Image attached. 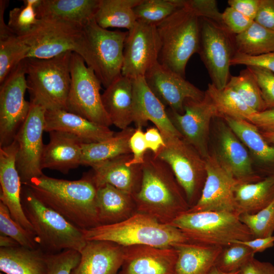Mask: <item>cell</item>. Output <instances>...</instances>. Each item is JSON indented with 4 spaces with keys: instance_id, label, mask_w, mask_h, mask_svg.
<instances>
[{
    "instance_id": "1",
    "label": "cell",
    "mask_w": 274,
    "mask_h": 274,
    "mask_svg": "<svg viewBox=\"0 0 274 274\" xmlns=\"http://www.w3.org/2000/svg\"><path fill=\"white\" fill-rule=\"evenodd\" d=\"M23 185L44 204L81 229L87 230L100 225L97 207V188L89 173L74 181L43 175Z\"/></svg>"
},
{
    "instance_id": "2",
    "label": "cell",
    "mask_w": 274,
    "mask_h": 274,
    "mask_svg": "<svg viewBox=\"0 0 274 274\" xmlns=\"http://www.w3.org/2000/svg\"><path fill=\"white\" fill-rule=\"evenodd\" d=\"M142 168L140 188L132 195L137 212L170 225L190 208L183 189L168 164L149 151Z\"/></svg>"
},
{
    "instance_id": "3",
    "label": "cell",
    "mask_w": 274,
    "mask_h": 274,
    "mask_svg": "<svg viewBox=\"0 0 274 274\" xmlns=\"http://www.w3.org/2000/svg\"><path fill=\"white\" fill-rule=\"evenodd\" d=\"M83 231L86 241H110L122 247L148 245L170 248L177 243L189 242L177 228L139 212L123 221L99 225Z\"/></svg>"
},
{
    "instance_id": "4",
    "label": "cell",
    "mask_w": 274,
    "mask_h": 274,
    "mask_svg": "<svg viewBox=\"0 0 274 274\" xmlns=\"http://www.w3.org/2000/svg\"><path fill=\"white\" fill-rule=\"evenodd\" d=\"M72 53L66 52L49 59L23 60L29 102L46 110H66Z\"/></svg>"
},
{
    "instance_id": "5",
    "label": "cell",
    "mask_w": 274,
    "mask_h": 274,
    "mask_svg": "<svg viewBox=\"0 0 274 274\" xmlns=\"http://www.w3.org/2000/svg\"><path fill=\"white\" fill-rule=\"evenodd\" d=\"M21 203L31 223L39 246L46 253L74 250L79 252L85 246L83 230L41 202L25 185L21 190Z\"/></svg>"
},
{
    "instance_id": "6",
    "label": "cell",
    "mask_w": 274,
    "mask_h": 274,
    "mask_svg": "<svg viewBox=\"0 0 274 274\" xmlns=\"http://www.w3.org/2000/svg\"><path fill=\"white\" fill-rule=\"evenodd\" d=\"M156 26L161 44L158 62L185 78L187 62L199 48V18L183 7Z\"/></svg>"
},
{
    "instance_id": "7",
    "label": "cell",
    "mask_w": 274,
    "mask_h": 274,
    "mask_svg": "<svg viewBox=\"0 0 274 274\" xmlns=\"http://www.w3.org/2000/svg\"><path fill=\"white\" fill-rule=\"evenodd\" d=\"M181 231L190 242L224 247L236 241L253 238L248 228L234 213L186 212L170 224Z\"/></svg>"
},
{
    "instance_id": "8",
    "label": "cell",
    "mask_w": 274,
    "mask_h": 274,
    "mask_svg": "<svg viewBox=\"0 0 274 274\" xmlns=\"http://www.w3.org/2000/svg\"><path fill=\"white\" fill-rule=\"evenodd\" d=\"M19 37L28 48L26 58L49 59L72 52L81 56L87 65L90 66V46L84 27L60 21L39 19L30 32Z\"/></svg>"
},
{
    "instance_id": "9",
    "label": "cell",
    "mask_w": 274,
    "mask_h": 274,
    "mask_svg": "<svg viewBox=\"0 0 274 274\" xmlns=\"http://www.w3.org/2000/svg\"><path fill=\"white\" fill-rule=\"evenodd\" d=\"M165 145L156 155L170 167L190 207L199 200L207 177L206 159L182 138H164Z\"/></svg>"
},
{
    "instance_id": "10",
    "label": "cell",
    "mask_w": 274,
    "mask_h": 274,
    "mask_svg": "<svg viewBox=\"0 0 274 274\" xmlns=\"http://www.w3.org/2000/svg\"><path fill=\"white\" fill-rule=\"evenodd\" d=\"M85 63L79 54L72 53L71 82L66 111L94 123L109 127L112 124L102 104L100 93L101 83L94 71Z\"/></svg>"
},
{
    "instance_id": "11",
    "label": "cell",
    "mask_w": 274,
    "mask_h": 274,
    "mask_svg": "<svg viewBox=\"0 0 274 274\" xmlns=\"http://www.w3.org/2000/svg\"><path fill=\"white\" fill-rule=\"evenodd\" d=\"M200 41L198 53L218 89L227 85L230 75L231 60L236 52L234 35L224 26L199 18Z\"/></svg>"
},
{
    "instance_id": "12",
    "label": "cell",
    "mask_w": 274,
    "mask_h": 274,
    "mask_svg": "<svg viewBox=\"0 0 274 274\" xmlns=\"http://www.w3.org/2000/svg\"><path fill=\"white\" fill-rule=\"evenodd\" d=\"M210 154L228 171L239 183L262 180L255 170L249 152L222 117L213 118L209 144Z\"/></svg>"
},
{
    "instance_id": "13",
    "label": "cell",
    "mask_w": 274,
    "mask_h": 274,
    "mask_svg": "<svg viewBox=\"0 0 274 274\" xmlns=\"http://www.w3.org/2000/svg\"><path fill=\"white\" fill-rule=\"evenodd\" d=\"M91 53L92 68L106 88L121 75L127 31L99 26L94 18L84 27Z\"/></svg>"
},
{
    "instance_id": "14",
    "label": "cell",
    "mask_w": 274,
    "mask_h": 274,
    "mask_svg": "<svg viewBox=\"0 0 274 274\" xmlns=\"http://www.w3.org/2000/svg\"><path fill=\"white\" fill-rule=\"evenodd\" d=\"M0 85V147H3L14 141L30 108V102L24 98L27 86L23 60Z\"/></svg>"
},
{
    "instance_id": "15",
    "label": "cell",
    "mask_w": 274,
    "mask_h": 274,
    "mask_svg": "<svg viewBox=\"0 0 274 274\" xmlns=\"http://www.w3.org/2000/svg\"><path fill=\"white\" fill-rule=\"evenodd\" d=\"M30 103L28 116L14 139L17 144L16 165L22 184L44 175L41 160L45 146L43 134L46 110Z\"/></svg>"
},
{
    "instance_id": "16",
    "label": "cell",
    "mask_w": 274,
    "mask_h": 274,
    "mask_svg": "<svg viewBox=\"0 0 274 274\" xmlns=\"http://www.w3.org/2000/svg\"><path fill=\"white\" fill-rule=\"evenodd\" d=\"M184 109L182 114L169 108L166 112L182 138L206 159L210 155L212 122L214 118L219 117L217 109L206 93L201 100H186Z\"/></svg>"
},
{
    "instance_id": "17",
    "label": "cell",
    "mask_w": 274,
    "mask_h": 274,
    "mask_svg": "<svg viewBox=\"0 0 274 274\" xmlns=\"http://www.w3.org/2000/svg\"><path fill=\"white\" fill-rule=\"evenodd\" d=\"M161 44L156 25L137 21L127 31L121 75L132 80L144 77L158 62Z\"/></svg>"
},
{
    "instance_id": "18",
    "label": "cell",
    "mask_w": 274,
    "mask_h": 274,
    "mask_svg": "<svg viewBox=\"0 0 274 274\" xmlns=\"http://www.w3.org/2000/svg\"><path fill=\"white\" fill-rule=\"evenodd\" d=\"M147 84L165 107L178 113H184L186 100H202L206 94L184 78L158 61L144 76Z\"/></svg>"
},
{
    "instance_id": "19",
    "label": "cell",
    "mask_w": 274,
    "mask_h": 274,
    "mask_svg": "<svg viewBox=\"0 0 274 274\" xmlns=\"http://www.w3.org/2000/svg\"><path fill=\"white\" fill-rule=\"evenodd\" d=\"M206 162L207 177L200 197L187 212L235 213L234 192L238 181L212 155L210 154Z\"/></svg>"
},
{
    "instance_id": "20",
    "label": "cell",
    "mask_w": 274,
    "mask_h": 274,
    "mask_svg": "<svg viewBox=\"0 0 274 274\" xmlns=\"http://www.w3.org/2000/svg\"><path fill=\"white\" fill-rule=\"evenodd\" d=\"M124 258L118 274H174L178 258L174 247L148 245L123 247Z\"/></svg>"
},
{
    "instance_id": "21",
    "label": "cell",
    "mask_w": 274,
    "mask_h": 274,
    "mask_svg": "<svg viewBox=\"0 0 274 274\" xmlns=\"http://www.w3.org/2000/svg\"><path fill=\"white\" fill-rule=\"evenodd\" d=\"M17 144L0 147V199L9 209L12 218L23 228L35 234L21 203V181L16 165Z\"/></svg>"
},
{
    "instance_id": "22",
    "label": "cell",
    "mask_w": 274,
    "mask_h": 274,
    "mask_svg": "<svg viewBox=\"0 0 274 274\" xmlns=\"http://www.w3.org/2000/svg\"><path fill=\"white\" fill-rule=\"evenodd\" d=\"M133 90V121L136 127H143L151 121L163 138L181 137L169 119L166 109L150 89L144 77L132 80Z\"/></svg>"
},
{
    "instance_id": "23",
    "label": "cell",
    "mask_w": 274,
    "mask_h": 274,
    "mask_svg": "<svg viewBox=\"0 0 274 274\" xmlns=\"http://www.w3.org/2000/svg\"><path fill=\"white\" fill-rule=\"evenodd\" d=\"M131 158V154H124L92 166L89 174L97 188L108 184L131 195L136 193L142 182V165H127Z\"/></svg>"
},
{
    "instance_id": "24",
    "label": "cell",
    "mask_w": 274,
    "mask_h": 274,
    "mask_svg": "<svg viewBox=\"0 0 274 274\" xmlns=\"http://www.w3.org/2000/svg\"><path fill=\"white\" fill-rule=\"evenodd\" d=\"M80 253L71 274H118L124 258L123 247L106 241H87Z\"/></svg>"
},
{
    "instance_id": "25",
    "label": "cell",
    "mask_w": 274,
    "mask_h": 274,
    "mask_svg": "<svg viewBox=\"0 0 274 274\" xmlns=\"http://www.w3.org/2000/svg\"><path fill=\"white\" fill-rule=\"evenodd\" d=\"M222 118L247 148L257 173L263 178L274 176V145L266 141L258 128L248 121Z\"/></svg>"
},
{
    "instance_id": "26",
    "label": "cell",
    "mask_w": 274,
    "mask_h": 274,
    "mask_svg": "<svg viewBox=\"0 0 274 274\" xmlns=\"http://www.w3.org/2000/svg\"><path fill=\"white\" fill-rule=\"evenodd\" d=\"M44 130L47 132L59 131L69 133L78 138L84 144L99 142L115 134L109 127L62 109L46 111Z\"/></svg>"
},
{
    "instance_id": "27",
    "label": "cell",
    "mask_w": 274,
    "mask_h": 274,
    "mask_svg": "<svg viewBox=\"0 0 274 274\" xmlns=\"http://www.w3.org/2000/svg\"><path fill=\"white\" fill-rule=\"evenodd\" d=\"M49 133V142L45 145L42 156V169L48 168L67 174L81 165L82 145L75 135L59 131Z\"/></svg>"
},
{
    "instance_id": "28",
    "label": "cell",
    "mask_w": 274,
    "mask_h": 274,
    "mask_svg": "<svg viewBox=\"0 0 274 274\" xmlns=\"http://www.w3.org/2000/svg\"><path fill=\"white\" fill-rule=\"evenodd\" d=\"M99 0H41L36 8L41 20L60 21L84 27L94 19Z\"/></svg>"
},
{
    "instance_id": "29",
    "label": "cell",
    "mask_w": 274,
    "mask_h": 274,
    "mask_svg": "<svg viewBox=\"0 0 274 274\" xmlns=\"http://www.w3.org/2000/svg\"><path fill=\"white\" fill-rule=\"evenodd\" d=\"M104 108L112 125L124 129L133 121L132 80L122 75L101 94Z\"/></svg>"
},
{
    "instance_id": "30",
    "label": "cell",
    "mask_w": 274,
    "mask_h": 274,
    "mask_svg": "<svg viewBox=\"0 0 274 274\" xmlns=\"http://www.w3.org/2000/svg\"><path fill=\"white\" fill-rule=\"evenodd\" d=\"M173 247L178 254L174 274H209L223 248L190 242Z\"/></svg>"
},
{
    "instance_id": "31",
    "label": "cell",
    "mask_w": 274,
    "mask_h": 274,
    "mask_svg": "<svg viewBox=\"0 0 274 274\" xmlns=\"http://www.w3.org/2000/svg\"><path fill=\"white\" fill-rule=\"evenodd\" d=\"M97 207L100 225L123 221L137 212L132 195L108 184L97 188Z\"/></svg>"
},
{
    "instance_id": "32",
    "label": "cell",
    "mask_w": 274,
    "mask_h": 274,
    "mask_svg": "<svg viewBox=\"0 0 274 274\" xmlns=\"http://www.w3.org/2000/svg\"><path fill=\"white\" fill-rule=\"evenodd\" d=\"M0 270L5 274H47V253L40 247H1Z\"/></svg>"
},
{
    "instance_id": "33",
    "label": "cell",
    "mask_w": 274,
    "mask_h": 274,
    "mask_svg": "<svg viewBox=\"0 0 274 274\" xmlns=\"http://www.w3.org/2000/svg\"><path fill=\"white\" fill-rule=\"evenodd\" d=\"M235 213L254 214L274 199V176L254 183H238L234 189Z\"/></svg>"
},
{
    "instance_id": "34",
    "label": "cell",
    "mask_w": 274,
    "mask_h": 274,
    "mask_svg": "<svg viewBox=\"0 0 274 274\" xmlns=\"http://www.w3.org/2000/svg\"><path fill=\"white\" fill-rule=\"evenodd\" d=\"M135 128L128 127L105 140L83 144L81 165L91 167L115 157L131 154L129 140Z\"/></svg>"
},
{
    "instance_id": "35",
    "label": "cell",
    "mask_w": 274,
    "mask_h": 274,
    "mask_svg": "<svg viewBox=\"0 0 274 274\" xmlns=\"http://www.w3.org/2000/svg\"><path fill=\"white\" fill-rule=\"evenodd\" d=\"M142 0H99L94 20L101 27L130 30L136 23L134 8Z\"/></svg>"
},
{
    "instance_id": "36",
    "label": "cell",
    "mask_w": 274,
    "mask_h": 274,
    "mask_svg": "<svg viewBox=\"0 0 274 274\" xmlns=\"http://www.w3.org/2000/svg\"><path fill=\"white\" fill-rule=\"evenodd\" d=\"M28 48L4 21L0 22V84L23 60Z\"/></svg>"
},
{
    "instance_id": "37",
    "label": "cell",
    "mask_w": 274,
    "mask_h": 274,
    "mask_svg": "<svg viewBox=\"0 0 274 274\" xmlns=\"http://www.w3.org/2000/svg\"><path fill=\"white\" fill-rule=\"evenodd\" d=\"M206 93L216 108L219 117L247 120L249 116L256 113L233 89L227 86L219 89L209 83Z\"/></svg>"
},
{
    "instance_id": "38",
    "label": "cell",
    "mask_w": 274,
    "mask_h": 274,
    "mask_svg": "<svg viewBox=\"0 0 274 274\" xmlns=\"http://www.w3.org/2000/svg\"><path fill=\"white\" fill-rule=\"evenodd\" d=\"M236 52L255 56L274 52V31L254 21L243 32L234 36Z\"/></svg>"
},
{
    "instance_id": "39",
    "label": "cell",
    "mask_w": 274,
    "mask_h": 274,
    "mask_svg": "<svg viewBox=\"0 0 274 274\" xmlns=\"http://www.w3.org/2000/svg\"><path fill=\"white\" fill-rule=\"evenodd\" d=\"M226 86L233 89L255 112L266 110L257 83L248 67L238 75L230 76Z\"/></svg>"
},
{
    "instance_id": "40",
    "label": "cell",
    "mask_w": 274,
    "mask_h": 274,
    "mask_svg": "<svg viewBox=\"0 0 274 274\" xmlns=\"http://www.w3.org/2000/svg\"><path fill=\"white\" fill-rule=\"evenodd\" d=\"M183 7V0H142L133 10L137 21L156 25Z\"/></svg>"
},
{
    "instance_id": "41",
    "label": "cell",
    "mask_w": 274,
    "mask_h": 274,
    "mask_svg": "<svg viewBox=\"0 0 274 274\" xmlns=\"http://www.w3.org/2000/svg\"><path fill=\"white\" fill-rule=\"evenodd\" d=\"M255 253L248 246L239 241L224 247L219 255L215 265L225 272L240 271L253 257Z\"/></svg>"
},
{
    "instance_id": "42",
    "label": "cell",
    "mask_w": 274,
    "mask_h": 274,
    "mask_svg": "<svg viewBox=\"0 0 274 274\" xmlns=\"http://www.w3.org/2000/svg\"><path fill=\"white\" fill-rule=\"evenodd\" d=\"M239 218L248 228L253 238L272 235L274 232V199L257 213L241 214Z\"/></svg>"
},
{
    "instance_id": "43",
    "label": "cell",
    "mask_w": 274,
    "mask_h": 274,
    "mask_svg": "<svg viewBox=\"0 0 274 274\" xmlns=\"http://www.w3.org/2000/svg\"><path fill=\"white\" fill-rule=\"evenodd\" d=\"M1 234L10 236L20 246L36 249L39 246L35 235L30 233L17 223L11 217L8 208L0 201Z\"/></svg>"
},
{
    "instance_id": "44",
    "label": "cell",
    "mask_w": 274,
    "mask_h": 274,
    "mask_svg": "<svg viewBox=\"0 0 274 274\" xmlns=\"http://www.w3.org/2000/svg\"><path fill=\"white\" fill-rule=\"evenodd\" d=\"M23 5L9 12L8 25L19 37L28 34L38 23L35 8L23 1Z\"/></svg>"
},
{
    "instance_id": "45",
    "label": "cell",
    "mask_w": 274,
    "mask_h": 274,
    "mask_svg": "<svg viewBox=\"0 0 274 274\" xmlns=\"http://www.w3.org/2000/svg\"><path fill=\"white\" fill-rule=\"evenodd\" d=\"M80 258V253L74 250L47 253V274H71Z\"/></svg>"
},
{
    "instance_id": "46",
    "label": "cell",
    "mask_w": 274,
    "mask_h": 274,
    "mask_svg": "<svg viewBox=\"0 0 274 274\" xmlns=\"http://www.w3.org/2000/svg\"><path fill=\"white\" fill-rule=\"evenodd\" d=\"M247 67L257 83L266 109H274V73L259 67Z\"/></svg>"
},
{
    "instance_id": "47",
    "label": "cell",
    "mask_w": 274,
    "mask_h": 274,
    "mask_svg": "<svg viewBox=\"0 0 274 274\" xmlns=\"http://www.w3.org/2000/svg\"><path fill=\"white\" fill-rule=\"evenodd\" d=\"M183 7L191 11L199 18L211 20L224 25L222 13L218 8L216 0H183Z\"/></svg>"
},
{
    "instance_id": "48",
    "label": "cell",
    "mask_w": 274,
    "mask_h": 274,
    "mask_svg": "<svg viewBox=\"0 0 274 274\" xmlns=\"http://www.w3.org/2000/svg\"><path fill=\"white\" fill-rule=\"evenodd\" d=\"M234 65L259 67L274 73V52L255 56L236 52L231 60V65Z\"/></svg>"
},
{
    "instance_id": "49",
    "label": "cell",
    "mask_w": 274,
    "mask_h": 274,
    "mask_svg": "<svg viewBox=\"0 0 274 274\" xmlns=\"http://www.w3.org/2000/svg\"><path fill=\"white\" fill-rule=\"evenodd\" d=\"M222 21L229 31L236 35L246 30L254 21L229 6L222 13Z\"/></svg>"
},
{
    "instance_id": "50",
    "label": "cell",
    "mask_w": 274,
    "mask_h": 274,
    "mask_svg": "<svg viewBox=\"0 0 274 274\" xmlns=\"http://www.w3.org/2000/svg\"><path fill=\"white\" fill-rule=\"evenodd\" d=\"M129 148L132 158L126 164L129 166L142 165L148 151L144 132L142 127H136L129 140Z\"/></svg>"
},
{
    "instance_id": "51",
    "label": "cell",
    "mask_w": 274,
    "mask_h": 274,
    "mask_svg": "<svg viewBox=\"0 0 274 274\" xmlns=\"http://www.w3.org/2000/svg\"><path fill=\"white\" fill-rule=\"evenodd\" d=\"M262 26L274 31V0H260L254 20Z\"/></svg>"
},
{
    "instance_id": "52",
    "label": "cell",
    "mask_w": 274,
    "mask_h": 274,
    "mask_svg": "<svg viewBox=\"0 0 274 274\" xmlns=\"http://www.w3.org/2000/svg\"><path fill=\"white\" fill-rule=\"evenodd\" d=\"M247 120L256 126L261 132H274V109L254 113Z\"/></svg>"
},
{
    "instance_id": "53",
    "label": "cell",
    "mask_w": 274,
    "mask_h": 274,
    "mask_svg": "<svg viewBox=\"0 0 274 274\" xmlns=\"http://www.w3.org/2000/svg\"><path fill=\"white\" fill-rule=\"evenodd\" d=\"M260 0H229V6L254 21Z\"/></svg>"
},
{
    "instance_id": "54",
    "label": "cell",
    "mask_w": 274,
    "mask_h": 274,
    "mask_svg": "<svg viewBox=\"0 0 274 274\" xmlns=\"http://www.w3.org/2000/svg\"><path fill=\"white\" fill-rule=\"evenodd\" d=\"M240 274H274V265L253 257L242 268Z\"/></svg>"
},
{
    "instance_id": "55",
    "label": "cell",
    "mask_w": 274,
    "mask_h": 274,
    "mask_svg": "<svg viewBox=\"0 0 274 274\" xmlns=\"http://www.w3.org/2000/svg\"><path fill=\"white\" fill-rule=\"evenodd\" d=\"M148 151L156 155L161 148L165 145L164 139L156 127H151L144 132Z\"/></svg>"
},
{
    "instance_id": "56",
    "label": "cell",
    "mask_w": 274,
    "mask_h": 274,
    "mask_svg": "<svg viewBox=\"0 0 274 274\" xmlns=\"http://www.w3.org/2000/svg\"><path fill=\"white\" fill-rule=\"evenodd\" d=\"M248 246L256 254L264 252L266 249L274 246V235L264 237L253 238L247 241H239Z\"/></svg>"
},
{
    "instance_id": "57",
    "label": "cell",
    "mask_w": 274,
    "mask_h": 274,
    "mask_svg": "<svg viewBox=\"0 0 274 274\" xmlns=\"http://www.w3.org/2000/svg\"><path fill=\"white\" fill-rule=\"evenodd\" d=\"M20 246L19 244L12 237L1 234L0 247L4 248L15 247Z\"/></svg>"
},
{
    "instance_id": "58",
    "label": "cell",
    "mask_w": 274,
    "mask_h": 274,
    "mask_svg": "<svg viewBox=\"0 0 274 274\" xmlns=\"http://www.w3.org/2000/svg\"><path fill=\"white\" fill-rule=\"evenodd\" d=\"M261 133L266 141H267L269 143L274 145V132L268 133L261 132Z\"/></svg>"
},
{
    "instance_id": "59",
    "label": "cell",
    "mask_w": 274,
    "mask_h": 274,
    "mask_svg": "<svg viewBox=\"0 0 274 274\" xmlns=\"http://www.w3.org/2000/svg\"><path fill=\"white\" fill-rule=\"evenodd\" d=\"M241 270L234 272H225L221 271L220 270L217 268L216 267H214L211 270L209 274H240Z\"/></svg>"
},
{
    "instance_id": "60",
    "label": "cell",
    "mask_w": 274,
    "mask_h": 274,
    "mask_svg": "<svg viewBox=\"0 0 274 274\" xmlns=\"http://www.w3.org/2000/svg\"><path fill=\"white\" fill-rule=\"evenodd\" d=\"M0 274H4V273L1 272L0 273Z\"/></svg>"
}]
</instances>
